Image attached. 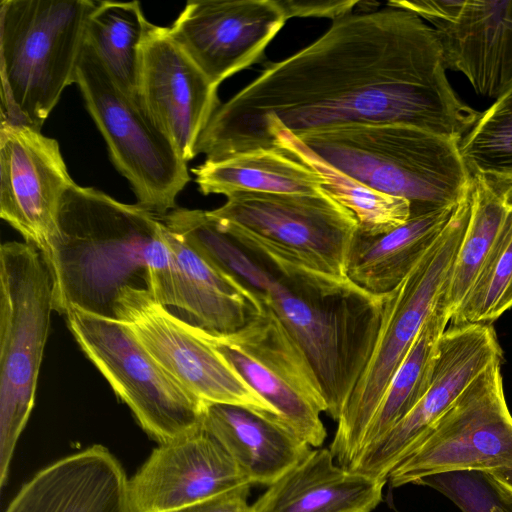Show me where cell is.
<instances>
[{"label":"cell","instance_id":"cell-28","mask_svg":"<svg viewBox=\"0 0 512 512\" xmlns=\"http://www.w3.org/2000/svg\"><path fill=\"white\" fill-rule=\"evenodd\" d=\"M273 147L315 169L325 180L323 190L354 214L358 232L369 236L384 234L410 218L408 201L376 191L344 174L316 155L292 132L274 133Z\"/></svg>","mask_w":512,"mask_h":512},{"label":"cell","instance_id":"cell-33","mask_svg":"<svg viewBox=\"0 0 512 512\" xmlns=\"http://www.w3.org/2000/svg\"><path fill=\"white\" fill-rule=\"evenodd\" d=\"M250 484L220 493L177 512H254L248 503Z\"/></svg>","mask_w":512,"mask_h":512},{"label":"cell","instance_id":"cell-30","mask_svg":"<svg viewBox=\"0 0 512 512\" xmlns=\"http://www.w3.org/2000/svg\"><path fill=\"white\" fill-rule=\"evenodd\" d=\"M512 308V206L452 325L491 324Z\"/></svg>","mask_w":512,"mask_h":512},{"label":"cell","instance_id":"cell-12","mask_svg":"<svg viewBox=\"0 0 512 512\" xmlns=\"http://www.w3.org/2000/svg\"><path fill=\"white\" fill-rule=\"evenodd\" d=\"M501 362L479 375L392 470L391 486L512 467V415L504 395Z\"/></svg>","mask_w":512,"mask_h":512},{"label":"cell","instance_id":"cell-21","mask_svg":"<svg viewBox=\"0 0 512 512\" xmlns=\"http://www.w3.org/2000/svg\"><path fill=\"white\" fill-rule=\"evenodd\" d=\"M386 483L335 463L330 449L315 448L252 506L254 512H372Z\"/></svg>","mask_w":512,"mask_h":512},{"label":"cell","instance_id":"cell-8","mask_svg":"<svg viewBox=\"0 0 512 512\" xmlns=\"http://www.w3.org/2000/svg\"><path fill=\"white\" fill-rule=\"evenodd\" d=\"M54 311L53 280L27 242L0 247V486L32 412Z\"/></svg>","mask_w":512,"mask_h":512},{"label":"cell","instance_id":"cell-25","mask_svg":"<svg viewBox=\"0 0 512 512\" xmlns=\"http://www.w3.org/2000/svg\"><path fill=\"white\" fill-rule=\"evenodd\" d=\"M203 195L229 196L238 192L321 194L324 178L313 168L280 148H261L192 169Z\"/></svg>","mask_w":512,"mask_h":512},{"label":"cell","instance_id":"cell-1","mask_svg":"<svg viewBox=\"0 0 512 512\" xmlns=\"http://www.w3.org/2000/svg\"><path fill=\"white\" fill-rule=\"evenodd\" d=\"M435 30L413 12H352L310 45L278 62L221 104L197 143L219 160L273 148L296 136L347 124H405L460 140L480 113L446 76Z\"/></svg>","mask_w":512,"mask_h":512},{"label":"cell","instance_id":"cell-23","mask_svg":"<svg viewBox=\"0 0 512 512\" xmlns=\"http://www.w3.org/2000/svg\"><path fill=\"white\" fill-rule=\"evenodd\" d=\"M165 235L177 269V308L192 317L194 325L212 333L229 334L241 328L260 306L256 294L166 225Z\"/></svg>","mask_w":512,"mask_h":512},{"label":"cell","instance_id":"cell-26","mask_svg":"<svg viewBox=\"0 0 512 512\" xmlns=\"http://www.w3.org/2000/svg\"><path fill=\"white\" fill-rule=\"evenodd\" d=\"M511 206L512 179L472 175L470 218L444 292L451 316L478 277Z\"/></svg>","mask_w":512,"mask_h":512},{"label":"cell","instance_id":"cell-34","mask_svg":"<svg viewBox=\"0 0 512 512\" xmlns=\"http://www.w3.org/2000/svg\"><path fill=\"white\" fill-rule=\"evenodd\" d=\"M503 504L512 509V467L481 473Z\"/></svg>","mask_w":512,"mask_h":512},{"label":"cell","instance_id":"cell-20","mask_svg":"<svg viewBox=\"0 0 512 512\" xmlns=\"http://www.w3.org/2000/svg\"><path fill=\"white\" fill-rule=\"evenodd\" d=\"M4 512H133L121 462L92 445L36 472Z\"/></svg>","mask_w":512,"mask_h":512},{"label":"cell","instance_id":"cell-27","mask_svg":"<svg viewBox=\"0 0 512 512\" xmlns=\"http://www.w3.org/2000/svg\"><path fill=\"white\" fill-rule=\"evenodd\" d=\"M450 320L443 292L394 373L366 430L361 450L391 430L422 399L431 382L439 341Z\"/></svg>","mask_w":512,"mask_h":512},{"label":"cell","instance_id":"cell-11","mask_svg":"<svg viewBox=\"0 0 512 512\" xmlns=\"http://www.w3.org/2000/svg\"><path fill=\"white\" fill-rule=\"evenodd\" d=\"M202 332L291 430L312 448L323 444L327 432L321 413L328 407L321 383L303 349L267 306L260 301L258 310L232 333Z\"/></svg>","mask_w":512,"mask_h":512},{"label":"cell","instance_id":"cell-13","mask_svg":"<svg viewBox=\"0 0 512 512\" xmlns=\"http://www.w3.org/2000/svg\"><path fill=\"white\" fill-rule=\"evenodd\" d=\"M113 316L203 403L236 405L280 418L208 342L202 328L171 313L147 289L124 287L115 300Z\"/></svg>","mask_w":512,"mask_h":512},{"label":"cell","instance_id":"cell-14","mask_svg":"<svg viewBox=\"0 0 512 512\" xmlns=\"http://www.w3.org/2000/svg\"><path fill=\"white\" fill-rule=\"evenodd\" d=\"M503 353L491 324L452 325L443 333L428 390L385 435L365 446L349 469L388 481L468 386Z\"/></svg>","mask_w":512,"mask_h":512},{"label":"cell","instance_id":"cell-7","mask_svg":"<svg viewBox=\"0 0 512 512\" xmlns=\"http://www.w3.org/2000/svg\"><path fill=\"white\" fill-rule=\"evenodd\" d=\"M472 182L430 249L392 291L383 296L376 341L339 420L330 445L335 461L348 468L362 448L366 430L385 391L447 285L471 212Z\"/></svg>","mask_w":512,"mask_h":512},{"label":"cell","instance_id":"cell-4","mask_svg":"<svg viewBox=\"0 0 512 512\" xmlns=\"http://www.w3.org/2000/svg\"><path fill=\"white\" fill-rule=\"evenodd\" d=\"M297 137L344 174L408 201L410 217L455 206L471 184L460 140L415 126L347 124Z\"/></svg>","mask_w":512,"mask_h":512},{"label":"cell","instance_id":"cell-18","mask_svg":"<svg viewBox=\"0 0 512 512\" xmlns=\"http://www.w3.org/2000/svg\"><path fill=\"white\" fill-rule=\"evenodd\" d=\"M217 91L169 27L153 24L142 45L138 95L186 163L197 155L199 138L221 105Z\"/></svg>","mask_w":512,"mask_h":512},{"label":"cell","instance_id":"cell-5","mask_svg":"<svg viewBox=\"0 0 512 512\" xmlns=\"http://www.w3.org/2000/svg\"><path fill=\"white\" fill-rule=\"evenodd\" d=\"M94 0L0 2V120L40 130L75 83Z\"/></svg>","mask_w":512,"mask_h":512},{"label":"cell","instance_id":"cell-22","mask_svg":"<svg viewBox=\"0 0 512 512\" xmlns=\"http://www.w3.org/2000/svg\"><path fill=\"white\" fill-rule=\"evenodd\" d=\"M202 426L251 485L269 486L312 450L280 418L241 406L206 403Z\"/></svg>","mask_w":512,"mask_h":512},{"label":"cell","instance_id":"cell-17","mask_svg":"<svg viewBox=\"0 0 512 512\" xmlns=\"http://www.w3.org/2000/svg\"><path fill=\"white\" fill-rule=\"evenodd\" d=\"M287 21L278 0H191L169 27L210 82L259 63Z\"/></svg>","mask_w":512,"mask_h":512},{"label":"cell","instance_id":"cell-10","mask_svg":"<svg viewBox=\"0 0 512 512\" xmlns=\"http://www.w3.org/2000/svg\"><path fill=\"white\" fill-rule=\"evenodd\" d=\"M64 316L81 350L150 438L164 444L202 427L206 403L172 377L122 321L78 307Z\"/></svg>","mask_w":512,"mask_h":512},{"label":"cell","instance_id":"cell-19","mask_svg":"<svg viewBox=\"0 0 512 512\" xmlns=\"http://www.w3.org/2000/svg\"><path fill=\"white\" fill-rule=\"evenodd\" d=\"M246 484L236 462L202 426L158 444L128 478V495L133 512H177Z\"/></svg>","mask_w":512,"mask_h":512},{"label":"cell","instance_id":"cell-32","mask_svg":"<svg viewBox=\"0 0 512 512\" xmlns=\"http://www.w3.org/2000/svg\"><path fill=\"white\" fill-rule=\"evenodd\" d=\"M287 20L294 17L330 18L333 21L353 12L355 0H278Z\"/></svg>","mask_w":512,"mask_h":512},{"label":"cell","instance_id":"cell-3","mask_svg":"<svg viewBox=\"0 0 512 512\" xmlns=\"http://www.w3.org/2000/svg\"><path fill=\"white\" fill-rule=\"evenodd\" d=\"M45 261L53 280L54 311L71 307L113 316L126 286L147 289L177 308V269L160 216L76 183L66 192L58 232Z\"/></svg>","mask_w":512,"mask_h":512},{"label":"cell","instance_id":"cell-29","mask_svg":"<svg viewBox=\"0 0 512 512\" xmlns=\"http://www.w3.org/2000/svg\"><path fill=\"white\" fill-rule=\"evenodd\" d=\"M138 1H98L86 29V42L128 95L138 98L143 42L152 27Z\"/></svg>","mask_w":512,"mask_h":512},{"label":"cell","instance_id":"cell-24","mask_svg":"<svg viewBox=\"0 0 512 512\" xmlns=\"http://www.w3.org/2000/svg\"><path fill=\"white\" fill-rule=\"evenodd\" d=\"M456 205L412 216L384 234L369 236L357 231L347 260V277L372 295L389 293L437 240Z\"/></svg>","mask_w":512,"mask_h":512},{"label":"cell","instance_id":"cell-6","mask_svg":"<svg viewBox=\"0 0 512 512\" xmlns=\"http://www.w3.org/2000/svg\"><path fill=\"white\" fill-rule=\"evenodd\" d=\"M207 211L217 228L280 274L348 278L347 260L358 222L324 190L321 194L238 192Z\"/></svg>","mask_w":512,"mask_h":512},{"label":"cell","instance_id":"cell-9","mask_svg":"<svg viewBox=\"0 0 512 512\" xmlns=\"http://www.w3.org/2000/svg\"><path fill=\"white\" fill-rule=\"evenodd\" d=\"M75 83L137 204L160 217L177 208L176 199L191 179L187 163L140 99L123 91L86 40Z\"/></svg>","mask_w":512,"mask_h":512},{"label":"cell","instance_id":"cell-2","mask_svg":"<svg viewBox=\"0 0 512 512\" xmlns=\"http://www.w3.org/2000/svg\"><path fill=\"white\" fill-rule=\"evenodd\" d=\"M166 225L207 261L250 288L305 352L338 421L371 356L383 296L349 278L280 274L220 231L207 211L176 208Z\"/></svg>","mask_w":512,"mask_h":512},{"label":"cell","instance_id":"cell-15","mask_svg":"<svg viewBox=\"0 0 512 512\" xmlns=\"http://www.w3.org/2000/svg\"><path fill=\"white\" fill-rule=\"evenodd\" d=\"M74 183L57 140L29 126L0 122V216L44 259Z\"/></svg>","mask_w":512,"mask_h":512},{"label":"cell","instance_id":"cell-16","mask_svg":"<svg viewBox=\"0 0 512 512\" xmlns=\"http://www.w3.org/2000/svg\"><path fill=\"white\" fill-rule=\"evenodd\" d=\"M387 6L428 21L445 68L464 74L479 95L497 99L512 87V0H393Z\"/></svg>","mask_w":512,"mask_h":512},{"label":"cell","instance_id":"cell-31","mask_svg":"<svg viewBox=\"0 0 512 512\" xmlns=\"http://www.w3.org/2000/svg\"><path fill=\"white\" fill-rule=\"evenodd\" d=\"M459 149L471 176L512 179V87L480 113L461 139Z\"/></svg>","mask_w":512,"mask_h":512}]
</instances>
